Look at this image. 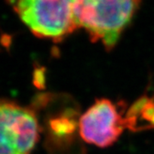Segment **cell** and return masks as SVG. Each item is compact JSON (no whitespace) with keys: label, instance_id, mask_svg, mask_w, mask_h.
<instances>
[{"label":"cell","instance_id":"2","mask_svg":"<svg viewBox=\"0 0 154 154\" xmlns=\"http://www.w3.org/2000/svg\"><path fill=\"white\" fill-rule=\"evenodd\" d=\"M14 10L38 38L59 42L77 28L72 0H18Z\"/></svg>","mask_w":154,"mask_h":154},{"label":"cell","instance_id":"6","mask_svg":"<svg viewBox=\"0 0 154 154\" xmlns=\"http://www.w3.org/2000/svg\"><path fill=\"white\" fill-rule=\"evenodd\" d=\"M33 83L37 88H43L44 85V68H36L33 72Z\"/></svg>","mask_w":154,"mask_h":154},{"label":"cell","instance_id":"4","mask_svg":"<svg viewBox=\"0 0 154 154\" xmlns=\"http://www.w3.org/2000/svg\"><path fill=\"white\" fill-rule=\"evenodd\" d=\"M128 128L117 105L107 99L97 100L79 121L80 135L83 140L99 147H108Z\"/></svg>","mask_w":154,"mask_h":154},{"label":"cell","instance_id":"1","mask_svg":"<svg viewBox=\"0 0 154 154\" xmlns=\"http://www.w3.org/2000/svg\"><path fill=\"white\" fill-rule=\"evenodd\" d=\"M140 0H72L77 28H83L93 42L101 40L107 51L116 44Z\"/></svg>","mask_w":154,"mask_h":154},{"label":"cell","instance_id":"7","mask_svg":"<svg viewBox=\"0 0 154 154\" xmlns=\"http://www.w3.org/2000/svg\"><path fill=\"white\" fill-rule=\"evenodd\" d=\"M12 41H13V37L11 34L1 33V34H0V44L8 52L10 51L11 45H12Z\"/></svg>","mask_w":154,"mask_h":154},{"label":"cell","instance_id":"5","mask_svg":"<svg viewBox=\"0 0 154 154\" xmlns=\"http://www.w3.org/2000/svg\"><path fill=\"white\" fill-rule=\"evenodd\" d=\"M128 128L133 131L154 128V101L143 97L138 99L126 114Z\"/></svg>","mask_w":154,"mask_h":154},{"label":"cell","instance_id":"8","mask_svg":"<svg viewBox=\"0 0 154 154\" xmlns=\"http://www.w3.org/2000/svg\"><path fill=\"white\" fill-rule=\"evenodd\" d=\"M17 1H18V0H5V2L7 5L14 6L17 4Z\"/></svg>","mask_w":154,"mask_h":154},{"label":"cell","instance_id":"3","mask_svg":"<svg viewBox=\"0 0 154 154\" xmlns=\"http://www.w3.org/2000/svg\"><path fill=\"white\" fill-rule=\"evenodd\" d=\"M39 131L33 109L0 99V154H31Z\"/></svg>","mask_w":154,"mask_h":154}]
</instances>
